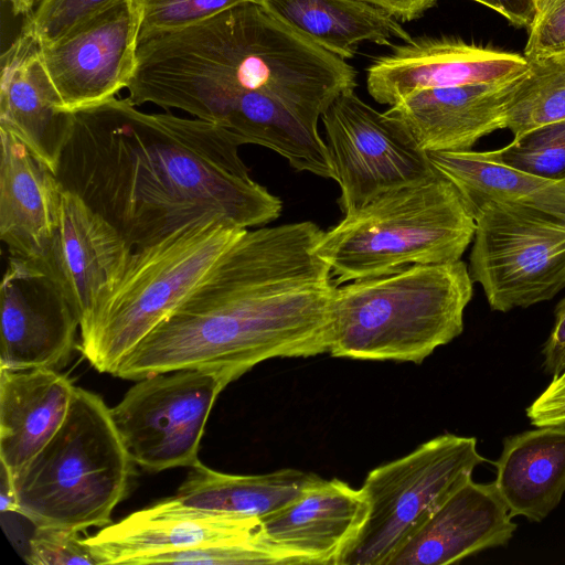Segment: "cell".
<instances>
[{
    "label": "cell",
    "mask_w": 565,
    "mask_h": 565,
    "mask_svg": "<svg viewBox=\"0 0 565 565\" xmlns=\"http://www.w3.org/2000/svg\"><path fill=\"white\" fill-rule=\"evenodd\" d=\"M73 114L56 177L134 249L194 224L248 230L277 220L278 196L254 181L223 127L145 113L110 98Z\"/></svg>",
    "instance_id": "obj_1"
},
{
    "label": "cell",
    "mask_w": 565,
    "mask_h": 565,
    "mask_svg": "<svg viewBox=\"0 0 565 565\" xmlns=\"http://www.w3.org/2000/svg\"><path fill=\"white\" fill-rule=\"evenodd\" d=\"M322 232L311 221L246 230L111 375L205 369L237 380L269 359L330 353L337 285L316 249Z\"/></svg>",
    "instance_id": "obj_2"
},
{
    "label": "cell",
    "mask_w": 565,
    "mask_h": 565,
    "mask_svg": "<svg viewBox=\"0 0 565 565\" xmlns=\"http://www.w3.org/2000/svg\"><path fill=\"white\" fill-rule=\"evenodd\" d=\"M147 60L151 75L168 89L260 93L315 128L329 105L356 86L349 63L256 2L153 38Z\"/></svg>",
    "instance_id": "obj_3"
},
{
    "label": "cell",
    "mask_w": 565,
    "mask_h": 565,
    "mask_svg": "<svg viewBox=\"0 0 565 565\" xmlns=\"http://www.w3.org/2000/svg\"><path fill=\"white\" fill-rule=\"evenodd\" d=\"M473 294L465 262L413 265L335 288L330 354L422 363L461 334Z\"/></svg>",
    "instance_id": "obj_4"
},
{
    "label": "cell",
    "mask_w": 565,
    "mask_h": 565,
    "mask_svg": "<svg viewBox=\"0 0 565 565\" xmlns=\"http://www.w3.org/2000/svg\"><path fill=\"white\" fill-rule=\"evenodd\" d=\"M476 220L444 175L381 194L322 232L316 249L337 286L413 265L460 260Z\"/></svg>",
    "instance_id": "obj_5"
},
{
    "label": "cell",
    "mask_w": 565,
    "mask_h": 565,
    "mask_svg": "<svg viewBox=\"0 0 565 565\" xmlns=\"http://www.w3.org/2000/svg\"><path fill=\"white\" fill-rule=\"evenodd\" d=\"M132 462L110 408L75 386L60 428L13 476L18 513L35 526L104 527L127 493Z\"/></svg>",
    "instance_id": "obj_6"
},
{
    "label": "cell",
    "mask_w": 565,
    "mask_h": 565,
    "mask_svg": "<svg viewBox=\"0 0 565 565\" xmlns=\"http://www.w3.org/2000/svg\"><path fill=\"white\" fill-rule=\"evenodd\" d=\"M245 231L209 221L134 249L119 280L82 319L77 349L98 372L113 374Z\"/></svg>",
    "instance_id": "obj_7"
},
{
    "label": "cell",
    "mask_w": 565,
    "mask_h": 565,
    "mask_svg": "<svg viewBox=\"0 0 565 565\" xmlns=\"http://www.w3.org/2000/svg\"><path fill=\"white\" fill-rule=\"evenodd\" d=\"M488 460L477 439L443 434L371 470L361 490L369 513L339 565H388L434 512Z\"/></svg>",
    "instance_id": "obj_8"
},
{
    "label": "cell",
    "mask_w": 565,
    "mask_h": 565,
    "mask_svg": "<svg viewBox=\"0 0 565 565\" xmlns=\"http://www.w3.org/2000/svg\"><path fill=\"white\" fill-rule=\"evenodd\" d=\"M473 217L468 269L492 310L527 308L565 288V218L500 203Z\"/></svg>",
    "instance_id": "obj_9"
},
{
    "label": "cell",
    "mask_w": 565,
    "mask_h": 565,
    "mask_svg": "<svg viewBox=\"0 0 565 565\" xmlns=\"http://www.w3.org/2000/svg\"><path fill=\"white\" fill-rule=\"evenodd\" d=\"M233 381L228 372L205 369L138 380L110 408L131 460L150 472L195 465L210 412Z\"/></svg>",
    "instance_id": "obj_10"
},
{
    "label": "cell",
    "mask_w": 565,
    "mask_h": 565,
    "mask_svg": "<svg viewBox=\"0 0 565 565\" xmlns=\"http://www.w3.org/2000/svg\"><path fill=\"white\" fill-rule=\"evenodd\" d=\"M321 119L344 215L385 192L439 173L428 153L398 122L366 104L354 90L339 95Z\"/></svg>",
    "instance_id": "obj_11"
},
{
    "label": "cell",
    "mask_w": 565,
    "mask_h": 565,
    "mask_svg": "<svg viewBox=\"0 0 565 565\" xmlns=\"http://www.w3.org/2000/svg\"><path fill=\"white\" fill-rule=\"evenodd\" d=\"M138 44L139 15L132 0H119L63 36L40 44L63 110L102 104L127 88Z\"/></svg>",
    "instance_id": "obj_12"
},
{
    "label": "cell",
    "mask_w": 565,
    "mask_h": 565,
    "mask_svg": "<svg viewBox=\"0 0 565 565\" xmlns=\"http://www.w3.org/2000/svg\"><path fill=\"white\" fill-rule=\"evenodd\" d=\"M79 327L78 313L38 263L8 257L0 285V367L58 371Z\"/></svg>",
    "instance_id": "obj_13"
},
{
    "label": "cell",
    "mask_w": 565,
    "mask_h": 565,
    "mask_svg": "<svg viewBox=\"0 0 565 565\" xmlns=\"http://www.w3.org/2000/svg\"><path fill=\"white\" fill-rule=\"evenodd\" d=\"M527 67V58L518 53L446 36H416L372 62L366 88L375 102L392 106L418 89L510 82Z\"/></svg>",
    "instance_id": "obj_14"
},
{
    "label": "cell",
    "mask_w": 565,
    "mask_h": 565,
    "mask_svg": "<svg viewBox=\"0 0 565 565\" xmlns=\"http://www.w3.org/2000/svg\"><path fill=\"white\" fill-rule=\"evenodd\" d=\"M132 248L77 194L63 190L58 222L38 263L56 282L81 321L119 280Z\"/></svg>",
    "instance_id": "obj_15"
},
{
    "label": "cell",
    "mask_w": 565,
    "mask_h": 565,
    "mask_svg": "<svg viewBox=\"0 0 565 565\" xmlns=\"http://www.w3.org/2000/svg\"><path fill=\"white\" fill-rule=\"evenodd\" d=\"M262 531L260 519L182 503L174 495L136 511L83 539L99 565L245 537Z\"/></svg>",
    "instance_id": "obj_16"
},
{
    "label": "cell",
    "mask_w": 565,
    "mask_h": 565,
    "mask_svg": "<svg viewBox=\"0 0 565 565\" xmlns=\"http://www.w3.org/2000/svg\"><path fill=\"white\" fill-rule=\"evenodd\" d=\"M361 489L318 477L289 504L260 519L265 535L297 563L339 565L365 523Z\"/></svg>",
    "instance_id": "obj_17"
},
{
    "label": "cell",
    "mask_w": 565,
    "mask_h": 565,
    "mask_svg": "<svg viewBox=\"0 0 565 565\" xmlns=\"http://www.w3.org/2000/svg\"><path fill=\"white\" fill-rule=\"evenodd\" d=\"M72 119L73 114L62 108L40 43L21 29L1 55L0 129L15 136L56 173Z\"/></svg>",
    "instance_id": "obj_18"
},
{
    "label": "cell",
    "mask_w": 565,
    "mask_h": 565,
    "mask_svg": "<svg viewBox=\"0 0 565 565\" xmlns=\"http://www.w3.org/2000/svg\"><path fill=\"white\" fill-rule=\"evenodd\" d=\"M494 482L460 486L398 550L388 565H447L505 546L518 525Z\"/></svg>",
    "instance_id": "obj_19"
},
{
    "label": "cell",
    "mask_w": 565,
    "mask_h": 565,
    "mask_svg": "<svg viewBox=\"0 0 565 565\" xmlns=\"http://www.w3.org/2000/svg\"><path fill=\"white\" fill-rule=\"evenodd\" d=\"M518 78L418 89L385 114L426 152L471 150L480 138L503 129V106Z\"/></svg>",
    "instance_id": "obj_20"
},
{
    "label": "cell",
    "mask_w": 565,
    "mask_h": 565,
    "mask_svg": "<svg viewBox=\"0 0 565 565\" xmlns=\"http://www.w3.org/2000/svg\"><path fill=\"white\" fill-rule=\"evenodd\" d=\"M0 238L8 257L39 262L57 226L63 188L21 140L0 129Z\"/></svg>",
    "instance_id": "obj_21"
},
{
    "label": "cell",
    "mask_w": 565,
    "mask_h": 565,
    "mask_svg": "<svg viewBox=\"0 0 565 565\" xmlns=\"http://www.w3.org/2000/svg\"><path fill=\"white\" fill-rule=\"evenodd\" d=\"M74 390L57 370L0 367V460L12 476L54 436Z\"/></svg>",
    "instance_id": "obj_22"
},
{
    "label": "cell",
    "mask_w": 565,
    "mask_h": 565,
    "mask_svg": "<svg viewBox=\"0 0 565 565\" xmlns=\"http://www.w3.org/2000/svg\"><path fill=\"white\" fill-rule=\"evenodd\" d=\"M493 465L494 483L511 515L543 521L565 493V425L505 437Z\"/></svg>",
    "instance_id": "obj_23"
},
{
    "label": "cell",
    "mask_w": 565,
    "mask_h": 565,
    "mask_svg": "<svg viewBox=\"0 0 565 565\" xmlns=\"http://www.w3.org/2000/svg\"><path fill=\"white\" fill-rule=\"evenodd\" d=\"M284 24L329 53L352 58L365 42L393 45L412 36L387 12L360 0H258Z\"/></svg>",
    "instance_id": "obj_24"
},
{
    "label": "cell",
    "mask_w": 565,
    "mask_h": 565,
    "mask_svg": "<svg viewBox=\"0 0 565 565\" xmlns=\"http://www.w3.org/2000/svg\"><path fill=\"white\" fill-rule=\"evenodd\" d=\"M475 214L488 203L534 209L565 218V182H557L488 160L482 151L427 152Z\"/></svg>",
    "instance_id": "obj_25"
},
{
    "label": "cell",
    "mask_w": 565,
    "mask_h": 565,
    "mask_svg": "<svg viewBox=\"0 0 565 565\" xmlns=\"http://www.w3.org/2000/svg\"><path fill=\"white\" fill-rule=\"evenodd\" d=\"M318 477L292 468L264 475H230L199 460L174 497L190 507L262 519L297 499Z\"/></svg>",
    "instance_id": "obj_26"
},
{
    "label": "cell",
    "mask_w": 565,
    "mask_h": 565,
    "mask_svg": "<svg viewBox=\"0 0 565 565\" xmlns=\"http://www.w3.org/2000/svg\"><path fill=\"white\" fill-rule=\"evenodd\" d=\"M527 61L503 106V129L513 136L565 119V54Z\"/></svg>",
    "instance_id": "obj_27"
},
{
    "label": "cell",
    "mask_w": 565,
    "mask_h": 565,
    "mask_svg": "<svg viewBox=\"0 0 565 565\" xmlns=\"http://www.w3.org/2000/svg\"><path fill=\"white\" fill-rule=\"evenodd\" d=\"M202 564V565H297L296 561L258 533L245 537L200 545L192 548L161 552L132 559L129 565Z\"/></svg>",
    "instance_id": "obj_28"
},
{
    "label": "cell",
    "mask_w": 565,
    "mask_h": 565,
    "mask_svg": "<svg viewBox=\"0 0 565 565\" xmlns=\"http://www.w3.org/2000/svg\"><path fill=\"white\" fill-rule=\"evenodd\" d=\"M482 152L488 160L565 182V119L533 128L514 136L502 148Z\"/></svg>",
    "instance_id": "obj_29"
},
{
    "label": "cell",
    "mask_w": 565,
    "mask_h": 565,
    "mask_svg": "<svg viewBox=\"0 0 565 565\" xmlns=\"http://www.w3.org/2000/svg\"><path fill=\"white\" fill-rule=\"evenodd\" d=\"M139 15V42L188 28L233 7L258 0H132Z\"/></svg>",
    "instance_id": "obj_30"
},
{
    "label": "cell",
    "mask_w": 565,
    "mask_h": 565,
    "mask_svg": "<svg viewBox=\"0 0 565 565\" xmlns=\"http://www.w3.org/2000/svg\"><path fill=\"white\" fill-rule=\"evenodd\" d=\"M119 0H39L22 26L42 45L63 36Z\"/></svg>",
    "instance_id": "obj_31"
},
{
    "label": "cell",
    "mask_w": 565,
    "mask_h": 565,
    "mask_svg": "<svg viewBox=\"0 0 565 565\" xmlns=\"http://www.w3.org/2000/svg\"><path fill=\"white\" fill-rule=\"evenodd\" d=\"M78 531L35 526L25 562L30 565H99Z\"/></svg>",
    "instance_id": "obj_32"
},
{
    "label": "cell",
    "mask_w": 565,
    "mask_h": 565,
    "mask_svg": "<svg viewBox=\"0 0 565 565\" xmlns=\"http://www.w3.org/2000/svg\"><path fill=\"white\" fill-rule=\"evenodd\" d=\"M527 29V60L565 54V0H544Z\"/></svg>",
    "instance_id": "obj_33"
},
{
    "label": "cell",
    "mask_w": 565,
    "mask_h": 565,
    "mask_svg": "<svg viewBox=\"0 0 565 565\" xmlns=\"http://www.w3.org/2000/svg\"><path fill=\"white\" fill-rule=\"evenodd\" d=\"M526 416L535 427L565 425V372L553 376L544 392L526 408Z\"/></svg>",
    "instance_id": "obj_34"
},
{
    "label": "cell",
    "mask_w": 565,
    "mask_h": 565,
    "mask_svg": "<svg viewBox=\"0 0 565 565\" xmlns=\"http://www.w3.org/2000/svg\"><path fill=\"white\" fill-rule=\"evenodd\" d=\"M542 353L546 373L557 376L565 371V297L555 308V322Z\"/></svg>",
    "instance_id": "obj_35"
},
{
    "label": "cell",
    "mask_w": 565,
    "mask_h": 565,
    "mask_svg": "<svg viewBox=\"0 0 565 565\" xmlns=\"http://www.w3.org/2000/svg\"><path fill=\"white\" fill-rule=\"evenodd\" d=\"M503 15L516 26L529 28L536 13L535 0H472Z\"/></svg>",
    "instance_id": "obj_36"
},
{
    "label": "cell",
    "mask_w": 565,
    "mask_h": 565,
    "mask_svg": "<svg viewBox=\"0 0 565 565\" xmlns=\"http://www.w3.org/2000/svg\"><path fill=\"white\" fill-rule=\"evenodd\" d=\"M376 7L399 22H407L420 18L433 8L438 0H360Z\"/></svg>",
    "instance_id": "obj_37"
},
{
    "label": "cell",
    "mask_w": 565,
    "mask_h": 565,
    "mask_svg": "<svg viewBox=\"0 0 565 565\" xmlns=\"http://www.w3.org/2000/svg\"><path fill=\"white\" fill-rule=\"evenodd\" d=\"M1 487H0V510L2 513L14 512L18 513V499L14 487L13 476L1 463Z\"/></svg>",
    "instance_id": "obj_38"
},
{
    "label": "cell",
    "mask_w": 565,
    "mask_h": 565,
    "mask_svg": "<svg viewBox=\"0 0 565 565\" xmlns=\"http://www.w3.org/2000/svg\"><path fill=\"white\" fill-rule=\"evenodd\" d=\"M39 0H13L12 11L15 15L26 14V17L34 10Z\"/></svg>",
    "instance_id": "obj_39"
},
{
    "label": "cell",
    "mask_w": 565,
    "mask_h": 565,
    "mask_svg": "<svg viewBox=\"0 0 565 565\" xmlns=\"http://www.w3.org/2000/svg\"><path fill=\"white\" fill-rule=\"evenodd\" d=\"M544 0H535L536 2V9L541 6V3L543 2Z\"/></svg>",
    "instance_id": "obj_40"
},
{
    "label": "cell",
    "mask_w": 565,
    "mask_h": 565,
    "mask_svg": "<svg viewBox=\"0 0 565 565\" xmlns=\"http://www.w3.org/2000/svg\"><path fill=\"white\" fill-rule=\"evenodd\" d=\"M3 1H8V2L12 3L13 0H3Z\"/></svg>",
    "instance_id": "obj_41"
},
{
    "label": "cell",
    "mask_w": 565,
    "mask_h": 565,
    "mask_svg": "<svg viewBox=\"0 0 565 565\" xmlns=\"http://www.w3.org/2000/svg\"><path fill=\"white\" fill-rule=\"evenodd\" d=\"M565 372V371H564Z\"/></svg>",
    "instance_id": "obj_42"
}]
</instances>
